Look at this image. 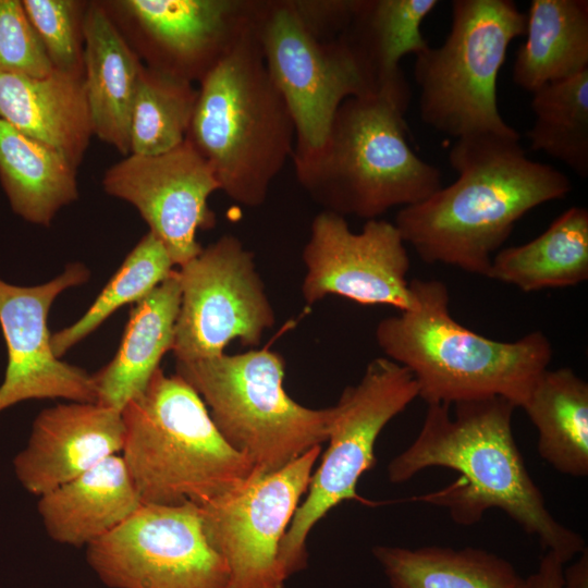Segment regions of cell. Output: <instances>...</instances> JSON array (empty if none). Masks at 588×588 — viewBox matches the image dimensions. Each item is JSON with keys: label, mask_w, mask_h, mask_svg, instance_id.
Segmentation results:
<instances>
[{"label": "cell", "mask_w": 588, "mask_h": 588, "mask_svg": "<svg viewBox=\"0 0 588 588\" xmlns=\"http://www.w3.org/2000/svg\"><path fill=\"white\" fill-rule=\"evenodd\" d=\"M108 15L140 61L198 84L253 25L257 0H110Z\"/></svg>", "instance_id": "cell-14"}, {"label": "cell", "mask_w": 588, "mask_h": 588, "mask_svg": "<svg viewBox=\"0 0 588 588\" xmlns=\"http://www.w3.org/2000/svg\"><path fill=\"white\" fill-rule=\"evenodd\" d=\"M256 14V13H255ZM186 139L235 203L261 206L292 158L295 128L253 25L198 84Z\"/></svg>", "instance_id": "cell-4"}, {"label": "cell", "mask_w": 588, "mask_h": 588, "mask_svg": "<svg viewBox=\"0 0 588 588\" xmlns=\"http://www.w3.org/2000/svg\"><path fill=\"white\" fill-rule=\"evenodd\" d=\"M181 303L172 352L176 362L224 354L231 341L260 344L275 321L254 254L225 234L180 267Z\"/></svg>", "instance_id": "cell-12"}, {"label": "cell", "mask_w": 588, "mask_h": 588, "mask_svg": "<svg viewBox=\"0 0 588 588\" xmlns=\"http://www.w3.org/2000/svg\"><path fill=\"white\" fill-rule=\"evenodd\" d=\"M105 192L134 206L167 248L174 266H183L203 247L198 231L216 225L209 197L220 191L208 162L185 139L161 155L130 154L102 179Z\"/></svg>", "instance_id": "cell-16"}, {"label": "cell", "mask_w": 588, "mask_h": 588, "mask_svg": "<svg viewBox=\"0 0 588 588\" xmlns=\"http://www.w3.org/2000/svg\"><path fill=\"white\" fill-rule=\"evenodd\" d=\"M487 278L536 292L588 279V210L572 206L536 238L500 249Z\"/></svg>", "instance_id": "cell-26"}, {"label": "cell", "mask_w": 588, "mask_h": 588, "mask_svg": "<svg viewBox=\"0 0 588 588\" xmlns=\"http://www.w3.org/2000/svg\"><path fill=\"white\" fill-rule=\"evenodd\" d=\"M438 3L437 0H355L351 22L344 30L369 66L380 93L406 109L411 89L400 61L429 46L421 34V23Z\"/></svg>", "instance_id": "cell-23"}, {"label": "cell", "mask_w": 588, "mask_h": 588, "mask_svg": "<svg viewBox=\"0 0 588 588\" xmlns=\"http://www.w3.org/2000/svg\"><path fill=\"white\" fill-rule=\"evenodd\" d=\"M428 404L419 433L388 465L393 483L430 467L461 476L451 486L417 500L445 506L455 523L471 525L487 510L499 509L538 539L563 564L587 548L585 539L561 524L546 505L516 444L512 420L516 406L491 396L453 404Z\"/></svg>", "instance_id": "cell-1"}, {"label": "cell", "mask_w": 588, "mask_h": 588, "mask_svg": "<svg viewBox=\"0 0 588 588\" xmlns=\"http://www.w3.org/2000/svg\"><path fill=\"white\" fill-rule=\"evenodd\" d=\"M109 588H228L229 569L205 534L200 506L142 504L86 547Z\"/></svg>", "instance_id": "cell-11"}, {"label": "cell", "mask_w": 588, "mask_h": 588, "mask_svg": "<svg viewBox=\"0 0 588 588\" xmlns=\"http://www.w3.org/2000/svg\"><path fill=\"white\" fill-rule=\"evenodd\" d=\"M451 7L444 42L415 56L421 120L456 139L520 138L499 111L497 82L510 44L525 35L526 13L511 0H454Z\"/></svg>", "instance_id": "cell-8"}, {"label": "cell", "mask_w": 588, "mask_h": 588, "mask_svg": "<svg viewBox=\"0 0 588 588\" xmlns=\"http://www.w3.org/2000/svg\"><path fill=\"white\" fill-rule=\"evenodd\" d=\"M415 306L376 328L384 357L413 375L418 397L448 404L500 396L520 407L549 367L552 345L541 331L512 342L489 339L458 323L439 280L413 279Z\"/></svg>", "instance_id": "cell-3"}, {"label": "cell", "mask_w": 588, "mask_h": 588, "mask_svg": "<svg viewBox=\"0 0 588 588\" xmlns=\"http://www.w3.org/2000/svg\"><path fill=\"white\" fill-rule=\"evenodd\" d=\"M302 260V296L308 305L338 295L400 313L415 306L406 243L392 222L371 219L353 232L344 217L322 210L311 222Z\"/></svg>", "instance_id": "cell-15"}, {"label": "cell", "mask_w": 588, "mask_h": 588, "mask_svg": "<svg viewBox=\"0 0 588 588\" xmlns=\"http://www.w3.org/2000/svg\"><path fill=\"white\" fill-rule=\"evenodd\" d=\"M54 72L21 0H0V74L45 77Z\"/></svg>", "instance_id": "cell-33"}, {"label": "cell", "mask_w": 588, "mask_h": 588, "mask_svg": "<svg viewBox=\"0 0 588 588\" xmlns=\"http://www.w3.org/2000/svg\"><path fill=\"white\" fill-rule=\"evenodd\" d=\"M562 588H588V549H584L576 561L563 567Z\"/></svg>", "instance_id": "cell-35"}, {"label": "cell", "mask_w": 588, "mask_h": 588, "mask_svg": "<svg viewBox=\"0 0 588 588\" xmlns=\"http://www.w3.org/2000/svg\"><path fill=\"white\" fill-rule=\"evenodd\" d=\"M449 161L455 182L401 208L394 224L422 261L478 275L487 277L493 256L522 217L572 191L564 173L529 159L519 138L462 137Z\"/></svg>", "instance_id": "cell-2"}, {"label": "cell", "mask_w": 588, "mask_h": 588, "mask_svg": "<svg viewBox=\"0 0 588 588\" xmlns=\"http://www.w3.org/2000/svg\"><path fill=\"white\" fill-rule=\"evenodd\" d=\"M122 413L97 403L71 402L41 411L26 446L13 458L28 492L42 495L122 452Z\"/></svg>", "instance_id": "cell-18"}, {"label": "cell", "mask_w": 588, "mask_h": 588, "mask_svg": "<svg viewBox=\"0 0 588 588\" xmlns=\"http://www.w3.org/2000/svg\"><path fill=\"white\" fill-rule=\"evenodd\" d=\"M255 29L267 70L294 123L293 154L323 145L346 99L382 95L345 33L319 35L305 22L295 0H257Z\"/></svg>", "instance_id": "cell-9"}, {"label": "cell", "mask_w": 588, "mask_h": 588, "mask_svg": "<svg viewBox=\"0 0 588 588\" xmlns=\"http://www.w3.org/2000/svg\"><path fill=\"white\" fill-rule=\"evenodd\" d=\"M406 110L384 95L346 99L323 145L292 155L301 186L324 211L366 220L432 195L441 174L408 145Z\"/></svg>", "instance_id": "cell-6"}, {"label": "cell", "mask_w": 588, "mask_h": 588, "mask_svg": "<svg viewBox=\"0 0 588 588\" xmlns=\"http://www.w3.org/2000/svg\"><path fill=\"white\" fill-rule=\"evenodd\" d=\"M198 88L143 64L132 108L130 154L156 156L185 142Z\"/></svg>", "instance_id": "cell-30"}, {"label": "cell", "mask_w": 588, "mask_h": 588, "mask_svg": "<svg viewBox=\"0 0 588 588\" xmlns=\"http://www.w3.org/2000/svg\"><path fill=\"white\" fill-rule=\"evenodd\" d=\"M372 554L391 588H525L510 561L480 548L376 546Z\"/></svg>", "instance_id": "cell-28"}, {"label": "cell", "mask_w": 588, "mask_h": 588, "mask_svg": "<svg viewBox=\"0 0 588 588\" xmlns=\"http://www.w3.org/2000/svg\"><path fill=\"white\" fill-rule=\"evenodd\" d=\"M0 120L76 168L94 136L83 77L58 71L45 77L0 74Z\"/></svg>", "instance_id": "cell-20"}, {"label": "cell", "mask_w": 588, "mask_h": 588, "mask_svg": "<svg viewBox=\"0 0 588 588\" xmlns=\"http://www.w3.org/2000/svg\"><path fill=\"white\" fill-rule=\"evenodd\" d=\"M76 171L62 154L0 120V182L21 218L49 226L78 197Z\"/></svg>", "instance_id": "cell-25"}, {"label": "cell", "mask_w": 588, "mask_h": 588, "mask_svg": "<svg viewBox=\"0 0 588 588\" xmlns=\"http://www.w3.org/2000/svg\"><path fill=\"white\" fill-rule=\"evenodd\" d=\"M122 458L142 504L204 505L260 474L221 436L197 392L159 368L122 411Z\"/></svg>", "instance_id": "cell-5"}, {"label": "cell", "mask_w": 588, "mask_h": 588, "mask_svg": "<svg viewBox=\"0 0 588 588\" xmlns=\"http://www.w3.org/2000/svg\"><path fill=\"white\" fill-rule=\"evenodd\" d=\"M181 303L177 270L136 303L114 357L93 375L97 404L122 413L147 388L172 351Z\"/></svg>", "instance_id": "cell-22"}, {"label": "cell", "mask_w": 588, "mask_h": 588, "mask_svg": "<svg viewBox=\"0 0 588 588\" xmlns=\"http://www.w3.org/2000/svg\"><path fill=\"white\" fill-rule=\"evenodd\" d=\"M563 564L552 552H546L535 573L525 578V588H562Z\"/></svg>", "instance_id": "cell-34"}, {"label": "cell", "mask_w": 588, "mask_h": 588, "mask_svg": "<svg viewBox=\"0 0 588 588\" xmlns=\"http://www.w3.org/2000/svg\"><path fill=\"white\" fill-rule=\"evenodd\" d=\"M173 267L162 242L151 232L146 233L86 313L73 324L51 334L56 356L60 358L122 306L146 297L173 272Z\"/></svg>", "instance_id": "cell-31"}, {"label": "cell", "mask_w": 588, "mask_h": 588, "mask_svg": "<svg viewBox=\"0 0 588 588\" xmlns=\"http://www.w3.org/2000/svg\"><path fill=\"white\" fill-rule=\"evenodd\" d=\"M535 122L527 132L532 150L588 176V70L531 93Z\"/></svg>", "instance_id": "cell-29"}, {"label": "cell", "mask_w": 588, "mask_h": 588, "mask_svg": "<svg viewBox=\"0 0 588 588\" xmlns=\"http://www.w3.org/2000/svg\"><path fill=\"white\" fill-rule=\"evenodd\" d=\"M176 375L209 407L224 440L260 474L283 468L328 440L335 407L309 408L283 388L285 363L268 348L176 362Z\"/></svg>", "instance_id": "cell-7"}, {"label": "cell", "mask_w": 588, "mask_h": 588, "mask_svg": "<svg viewBox=\"0 0 588 588\" xmlns=\"http://www.w3.org/2000/svg\"><path fill=\"white\" fill-rule=\"evenodd\" d=\"M417 397L409 370L387 357L369 362L360 380L344 389L334 405L329 446L279 548L285 580L306 567L307 537L321 518L344 501L365 502L356 489L360 477L376 464V441L389 421Z\"/></svg>", "instance_id": "cell-10"}, {"label": "cell", "mask_w": 588, "mask_h": 588, "mask_svg": "<svg viewBox=\"0 0 588 588\" xmlns=\"http://www.w3.org/2000/svg\"><path fill=\"white\" fill-rule=\"evenodd\" d=\"M541 458L563 475H588V383L571 368H547L522 406Z\"/></svg>", "instance_id": "cell-27"}, {"label": "cell", "mask_w": 588, "mask_h": 588, "mask_svg": "<svg viewBox=\"0 0 588 588\" xmlns=\"http://www.w3.org/2000/svg\"><path fill=\"white\" fill-rule=\"evenodd\" d=\"M54 71L83 77L88 1L22 0Z\"/></svg>", "instance_id": "cell-32"}, {"label": "cell", "mask_w": 588, "mask_h": 588, "mask_svg": "<svg viewBox=\"0 0 588 588\" xmlns=\"http://www.w3.org/2000/svg\"><path fill=\"white\" fill-rule=\"evenodd\" d=\"M143 62L101 1H88L83 83L94 136L130 155L131 115Z\"/></svg>", "instance_id": "cell-19"}, {"label": "cell", "mask_w": 588, "mask_h": 588, "mask_svg": "<svg viewBox=\"0 0 588 588\" xmlns=\"http://www.w3.org/2000/svg\"><path fill=\"white\" fill-rule=\"evenodd\" d=\"M89 271L69 265L49 282L20 286L0 280V327L8 365L0 385V413L27 400L65 399L96 403L93 376L60 360L51 347L48 315L66 289L84 284Z\"/></svg>", "instance_id": "cell-17"}, {"label": "cell", "mask_w": 588, "mask_h": 588, "mask_svg": "<svg viewBox=\"0 0 588 588\" xmlns=\"http://www.w3.org/2000/svg\"><path fill=\"white\" fill-rule=\"evenodd\" d=\"M142 505L122 455H111L39 497L38 514L56 542L87 547Z\"/></svg>", "instance_id": "cell-21"}, {"label": "cell", "mask_w": 588, "mask_h": 588, "mask_svg": "<svg viewBox=\"0 0 588 588\" xmlns=\"http://www.w3.org/2000/svg\"><path fill=\"white\" fill-rule=\"evenodd\" d=\"M525 35L512 69L518 87L532 93L588 70L587 0H532Z\"/></svg>", "instance_id": "cell-24"}, {"label": "cell", "mask_w": 588, "mask_h": 588, "mask_svg": "<svg viewBox=\"0 0 588 588\" xmlns=\"http://www.w3.org/2000/svg\"><path fill=\"white\" fill-rule=\"evenodd\" d=\"M321 445L258 474L232 494L200 505L205 534L229 569L228 588H284L278 553L307 493Z\"/></svg>", "instance_id": "cell-13"}]
</instances>
